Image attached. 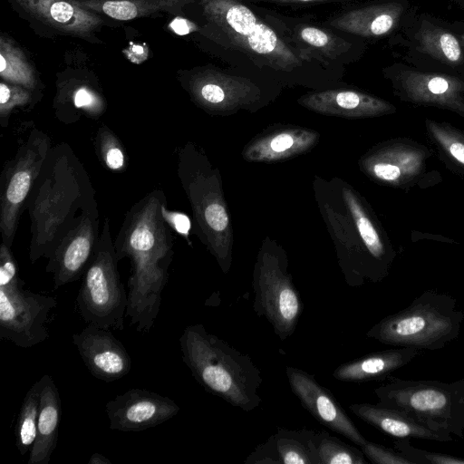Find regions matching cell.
I'll use <instances>...</instances> for the list:
<instances>
[{"mask_svg":"<svg viewBox=\"0 0 464 464\" xmlns=\"http://www.w3.org/2000/svg\"><path fill=\"white\" fill-rule=\"evenodd\" d=\"M166 203L162 190L149 192L126 213L113 242L118 260L131 262L126 316L140 333L154 325L173 259V237L162 214Z\"/></svg>","mask_w":464,"mask_h":464,"instance_id":"1","label":"cell"},{"mask_svg":"<svg viewBox=\"0 0 464 464\" xmlns=\"http://www.w3.org/2000/svg\"><path fill=\"white\" fill-rule=\"evenodd\" d=\"M96 207L94 188L73 150L65 142L53 147L25 203L31 263L49 259L82 216Z\"/></svg>","mask_w":464,"mask_h":464,"instance_id":"2","label":"cell"},{"mask_svg":"<svg viewBox=\"0 0 464 464\" xmlns=\"http://www.w3.org/2000/svg\"><path fill=\"white\" fill-rule=\"evenodd\" d=\"M179 345L184 363L208 392L246 412L259 406L263 378L248 354L208 333L201 324L188 325Z\"/></svg>","mask_w":464,"mask_h":464,"instance_id":"3","label":"cell"},{"mask_svg":"<svg viewBox=\"0 0 464 464\" xmlns=\"http://www.w3.org/2000/svg\"><path fill=\"white\" fill-rule=\"evenodd\" d=\"M200 5L213 40L243 53L256 64L290 72L307 58L239 0H200Z\"/></svg>","mask_w":464,"mask_h":464,"instance_id":"4","label":"cell"},{"mask_svg":"<svg viewBox=\"0 0 464 464\" xmlns=\"http://www.w3.org/2000/svg\"><path fill=\"white\" fill-rule=\"evenodd\" d=\"M463 320L455 297L426 290L406 308L375 324L366 336L395 347L440 350L458 338Z\"/></svg>","mask_w":464,"mask_h":464,"instance_id":"5","label":"cell"},{"mask_svg":"<svg viewBox=\"0 0 464 464\" xmlns=\"http://www.w3.org/2000/svg\"><path fill=\"white\" fill-rule=\"evenodd\" d=\"M374 393L381 405L401 411L439 432L464 438V378L443 382L390 375Z\"/></svg>","mask_w":464,"mask_h":464,"instance_id":"6","label":"cell"},{"mask_svg":"<svg viewBox=\"0 0 464 464\" xmlns=\"http://www.w3.org/2000/svg\"><path fill=\"white\" fill-rule=\"evenodd\" d=\"M118 263L110 220L106 218L76 298L79 312L86 323L123 330L128 293L121 282Z\"/></svg>","mask_w":464,"mask_h":464,"instance_id":"7","label":"cell"},{"mask_svg":"<svg viewBox=\"0 0 464 464\" xmlns=\"http://www.w3.org/2000/svg\"><path fill=\"white\" fill-rule=\"evenodd\" d=\"M392 36L414 67L464 75V53L450 24L412 9Z\"/></svg>","mask_w":464,"mask_h":464,"instance_id":"8","label":"cell"},{"mask_svg":"<svg viewBox=\"0 0 464 464\" xmlns=\"http://www.w3.org/2000/svg\"><path fill=\"white\" fill-rule=\"evenodd\" d=\"M52 148L49 136L34 128L14 158L5 164L0 177V233L2 242L10 247L20 215Z\"/></svg>","mask_w":464,"mask_h":464,"instance_id":"9","label":"cell"},{"mask_svg":"<svg viewBox=\"0 0 464 464\" xmlns=\"http://www.w3.org/2000/svg\"><path fill=\"white\" fill-rule=\"evenodd\" d=\"M253 287L254 310L285 341L296 328L304 304L279 256L264 253L256 263Z\"/></svg>","mask_w":464,"mask_h":464,"instance_id":"10","label":"cell"},{"mask_svg":"<svg viewBox=\"0 0 464 464\" xmlns=\"http://www.w3.org/2000/svg\"><path fill=\"white\" fill-rule=\"evenodd\" d=\"M56 306L54 296L24 289L19 277L0 283V338L20 348L44 342L46 322Z\"/></svg>","mask_w":464,"mask_h":464,"instance_id":"11","label":"cell"},{"mask_svg":"<svg viewBox=\"0 0 464 464\" xmlns=\"http://www.w3.org/2000/svg\"><path fill=\"white\" fill-rule=\"evenodd\" d=\"M401 101L452 111L464 118V75L395 63L382 70Z\"/></svg>","mask_w":464,"mask_h":464,"instance_id":"12","label":"cell"},{"mask_svg":"<svg viewBox=\"0 0 464 464\" xmlns=\"http://www.w3.org/2000/svg\"><path fill=\"white\" fill-rule=\"evenodd\" d=\"M430 150L409 139H396L385 143L371 158L368 169L377 179L404 189L418 185L428 186L434 176L428 171Z\"/></svg>","mask_w":464,"mask_h":464,"instance_id":"13","label":"cell"},{"mask_svg":"<svg viewBox=\"0 0 464 464\" xmlns=\"http://www.w3.org/2000/svg\"><path fill=\"white\" fill-rule=\"evenodd\" d=\"M179 411L172 399L138 388L117 395L105 405L110 429L124 432L156 427L176 416Z\"/></svg>","mask_w":464,"mask_h":464,"instance_id":"14","label":"cell"},{"mask_svg":"<svg viewBox=\"0 0 464 464\" xmlns=\"http://www.w3.org/2000/svg\"><path fill=\"white\" fill-rule=\"evenodd\" d=\"M99 224L96 207L82 216L48 259L45 271L53 274L54 290L83 276L99 241Z\"/></svg>","mask_w":464,"mask_h":464,"instance_id":"15","label":"cell"},{"mask_svg":"<svg viewBox=\"0 0 464 464\" xmlns=\"http://www.w3.org/2000/svg\"><path fill=\"white\" fill-rule=\"evenodd\" d=\"M285 373L293 393L319 423L344 436L359 447L366 443L367 440L359 431L331 391L302 369L286 366Z\"/></svg>","mask_w":464,"mask_h":464,"instance_id":"16","label":"cell"},{"mask_svg":"<svg viewBox=\"0 0 464 464\" xmlns=\"http://www.w3.org/2000/svg\"><path fill=\"white\" fill-rule=\"evenodd\" d=\"M72 343L91 374L106 382L127 375L131 359L124 345L109 329L88 324L72 335Z\"/></svg>","mask_w":464,"mask_h":464,"instance_id":"17","label":"cell"},{"mask_svg":"<svg viewBox=\"0 0 464 464\" xmlns=\"http://www.w3.org/2000/svg\"><path fill=\"white\" fill-rule=\"evenodd\" d=\"M28 19L65 34L89 40L102 24L99 14L80 5L75 0H9Z\"/></svg>","mask_w":464,"mask_h":464,"instance_id":"18","label":"cell"},{"mask_svg":"<svg viewBox=\"0 0 464 464\" xmlns=\"http://www.w3.org/2000/svg\"><path fill=\"white\" fill-rule=\"evenodd\" d=\"M411 0H379L341 12L325 24L363 38H382L397 33L411 9Z\"/></svg>","mask_w":464,"mask_h":464,"instance_id":"19","label":"cell"},{"mask_svg":"<svg viewBox=\"0 0 464 464\" xmlns=\"http://www.w3.org/2000/svg\"><path fill=\"white\" fill-rule=\"evenodd\" d=\"M314 430L279 428L259 445L244 461L245 464H318Z\"/></svg>","mask_w":464,"mask_h":464,"instance_id":"20","label":"cell"},{"mask_svg":"<svg viewBox=\"0 0 464 464\" xmlns=\"http://www.w3.org/2000/svg\"><path fill=\"white\" fill-rule=\"evenodd\" d=\"M300 103L320 113L348 117H375L396 111L392 103L353 90H328L310 93L303 97Z\"/></svg>","mask_w":464,"mask_h":464,"instance_id":"21","label":"cell"},{"mask_svg":"<svg viewBox=\"0 0 464 464\" xmlns=\"http://www.w3.org/2000/svg\"><path fill=\"white\" fill-rule=\"evenodd\" d=\"M349 409L364 422L398 439L416 438L439 442L453 440L451 435L434 430L401 411L379 403H353Z\"/></svg>","mask_w":464,"mask_h":464,"instance_id":"22","label":"cell"},{"mask_svg":"<svg viewBox=\"0 0 464 464\" xmlns=\"http://www.w3.org/2000/svg\"><path fill=\"white\" fill-rule=\"evenodd\" d=\"M421 353L411 347H397L366 354L338 366L333 376L341 382H363L382 380L410 363Z\"/></svg>","mask_w":464,"mask_h":464,"instance_id":"23","label":"cell"},{"mask_svg":"<svg viewBox=\"0 0 464 464\" xmlns=\"http://www.w3.org/2000/svg\"><path fill=\"white\" fill-rule=\"evenodd\" d=\"M40 382V405L37 434L29 452L28 464H49L57 440L62 414V403L53 379L44 374Z\"/></svg>","mask_w":464,"mask_h":464,"instance_id":"24","label":"cell"},{"mask_svg":"<svg viewBox=\"0 0 464 464\" xmlns=\"http://www.w3.org/2000/svg\"><path fill=\"white\" fill-rule=\"evenodd\" d=\"M192 97L203 105H218L225 101H237L249 95L251 82L246 79L206 69L193 73L188 82Z\"/></svg>","mask_w":464,"mask_h":464,"instance_id":"25","label":"cell"},{"mask_svg":"<svg viewBox=\"0 0 464 464\" xmlns=\"http://www.w3.org/2000/svg\"><path fill=\"white\" fill-rule=\"evenodd\" d=\"M82 7L119 21L149 16L161 11L179 9L196 0H75Z\"/></svg>","mask_w":464,"mask_h":464,"instance_id":"26","label":"cell"},{"mask_svg":"<svg viewBox=\"0 0 464 464\" xmlns=\"http://www.w3.org/2000/svg\"><path fill=\"white\" fill-rule=\"evenodd\" d=\"M427 135L449 169L464 175V130L449 122L426 119Z\"/></svg>","mask_w":464,"mask_h":464,"instance_id":"27","label":"cell"},{"mask_svg":"<svg viewBox=\"0 0 464 464\" xmlns=\"http://www.w3.org/2000/svg\"><path fill=\"white\" fill-rule=\"evenodd\" d=\"M0 76L5 82L34 91L38 79L24 53L7 35L0 36Z\"/></svg>","mask_w":464,"mask_h":464,"instance_id":"28","label":"cell"},{"mask_svg":"<svg viewBox=\"0 0 464 464\" xmlns=\"http://www.w3.org/2000/svg\"><path fill=\"white\" fill-rule=\"evenodd\" d=\"M40 405V382H34L22 402L15 427V446L24 456L34 445Z\"/></svg>","mask_w":464,"mask_h":464,"instance_id":"29","label":"cell"},{"mask_svg":"<svg viewBox=\"0 0 464 464\" xmlns=\"http://www.w3.org/2000/svg\"><path fill=\"white\" fill-rule=\"evenodd\" d=\"M345 200L367 251L380 264L389 269L394 254L390 248L385 246L375 227L356 198L352 193L346 192Z\"/></svg>","mask_w":464,"mask_h":464,"instance_id":"30","label":"cell"},{"mask_svg":"<svg viewBox=\"0 0 464 464\" xmlns=\"http://www.w3.org/2000/svg\"><path fill=\"white\" fill-rule=\"evenodd\" d=\"M295 42L322 57L334 59L346 52L351 44L330 31L313 25H299L295 30Z\"/></svg>","mask_w":464,"mask_h":464,"instance_id":"31","label":"cell"},{"mask_svg":"<svg viewBox=\"0 0 464 464\" xmlns=\"http://www.w3.org/2000/svg\"><path fill=\"white\" fill-rule=\"evenodd\" d=\"M318 464H367L362 451L323 430L314 434Z\"/></svg>","mask_w":464,"mask_h":464,"instance_id":"32","label":"cell"},{"mask_svg":"<svg viewBox=\"0 0 464 464\" xmlns=\"http://www.w3.org/2000/svg\"><path fill=\"white\" fill-rule=\"evenodd\" d=\"M95 150L100 161L111 171H124L128 164L126 150L118 136L105 124L96 132Z\"/></svg>","mask_w":464,"mask_h":464,"instance_id":"33","label":"cell"},{"mask_svg":"<svg viewBox=\"0 0 464 464\" xmlns=\"http://www.w3.org/2000/svg\"><path fill=\"white\" fill-rule=\"evenodd\" d=\"M33 92L23 86L1 81L0 122L2 127H6L14 108L24 107L32 102Z\"/></svg>","mask_w":464,"mask_h":464,"instance_id":"34","label":"cell"},{"mask_svg":"<svg viewBox=\"0 0 464 464\" xmlns=\"http://www.w3.org/2000/svg\"><path fill=\"white\" fill-rule=\"evenodd\" d=\"M393 448L413 464H464V458L415 448L410 443L409 438L394 441Z\"/></svg>","mask_w":464,"mask_h":464,"instance_id":"35","label":"cell"},{"mask_svg":"<svg viewBox=\"0 0 464 464\" xmlns=\"http://www.w3.org/2000/svg\"><path fill=\"white\" fill-rule=\"evenodd\" d=\"M301 142L294 133L283 132L271 138L265 145L258 147V156L265 160H276L300 150Z\"/></svg>","mask_w":464,"mask_h":464,"instance_id":"36","label":"cell"},{"mask_svg":"<svg viewBox=\"0 0 464 464\" xmlns=\"http://www.w3.org/2000/svg\"><path fill=\"white\" fill-rule=\"evenodd\" d=\"M364 456L374 464H413V462L395 449H390L372 441L360 447Z\"/></svg>","mask_w":464,"mask_h":464,"instance_id":"37","label":"cell"},{"mask_svg":"<svg viewBox=\"0 0 464 464\" xmlns=\"http://www.w3.org/2000/svg\"><path fill=\"white\" fill-rule=\"evenodd\" d=\"M162 214L171 228L179 234L188 237L190 229V220L187 215L180 212L170 211L167 208V203L162 207Z\"/></svg>","mask_w":464,"mask_h":464,"instance_id":"38","label":"cell"},{"mask_svg":"<svg viewBox=\"0 0 464 464\" xmlns=\"http://www.w3.org/2000/svg\"><path fill=\"white\" fill-rule=\"evenodd\" d=\"M170 29L179 35H186L192 32L199 31V27L193 22L182 18H175L169 24Z\"/></svg>","mask_w":464,"mask_h":464,"instance_id":"39","label":"cell"},{"mask_svg":"<svg viewBox=\"0 0 464 464\" xmlns=\"http://www.w3.org/2000/svg\"><path fill=\"white\" fill-rule=\"evenodd\" d=\"M268 2H276L281 4H319V3H332V2H346L352 0H262Z\"/></svg>","mask_w":464,"mask_h":464,"instance_id":"40","label":"cell"},{"mask_svg":"<svg viewBox=\"0 0 464 464\" xmlns=\"http://www.w3.org/2000/svg\"><path fill=\"white\" fill-rule=\"evenodd\" d=\"M450 25H451L452 29L454 30V32L456 33V34L460 42L463 53H464V23L463 22H455V23L450 24Z\"/></svg>","mask_w":464,"mask_h":464,"instance_id":"41","label":"cell"},{"mask_svg":"<svg viewBox=\"0 0 464 464\" xmlns=\"http://www.w3.org/2000/svg\"><path fill=\"white\" fill-rule=\"evenodd\" d=\"M88 464H111V461L100 453H93L88 460Z\"/></svg>","mask_w":464,"mask_h":464,"instance_id":"42","label":"cell"},{"mask_svg":"<svg viewBox=\"0 0 464 464\" xmlns=\"http://www.w3.org/2000/svg\"><path fill=\"white\" fill-rule=\"evenodd\" d=\"M455 2L459 6L464 10V0H450Z\"/></svg>","mask_w":464,"mask_h":464,"instance_id":"43","label":"cell"},{"mask_svg":"<svg viewBox=\"0 0 464 464\" xmlns=\"http://www.w3.org/2000/svg\"><path fill=\"white\" fill-rule=\"evenodd\" d=\"M130 1H140V0H130Z\"/></svg>","mask_w":464,"mask_h":464,"instance_id":"44","label":"cell"}]
</instances>
